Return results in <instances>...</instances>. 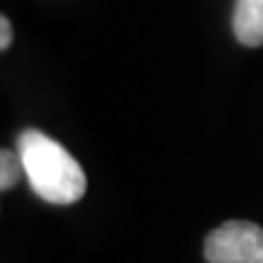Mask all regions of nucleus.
I'll return each mask as SVG.
<instances>
[{
	"mask_svg": "<svg viewBox=\"0 0 263 263\" xmlns=\"http://www.w3.org/2000/svg\"><path fill=\"white\" fill-rule=\"evenodd\" d=\"M210 263H263V227L232 219L205 239Z\"/></svg>",
	"mask_w": 263,
	"mask_h": 263,
	"instance_id": "obj_2",
	"label": "nucleus"
},
{
	"mask_svg": "<svg viewBox=\"0 0 263 263\" xmlns=\"http://www.w3.org/2000/svg\"><path fill=\"white\" fill-rule=\"evenodd\" d=\"M0 188L3 190H10L17 185L20 176L25 173V166H22V159H20V154H12V151L3 149L0 154Z\"/></svg>",
	"mask_w": 263,
	"mask_h": 263,
	"instance_id": "obj_4",
	"label": "nucleus"
},
{
	"mask_svg": "<svg viewBox=\"0 0 263 263\" xmlns=\"http://www.w3.org/2000/svg\"><path fill=\"white\" fill-rule=\"evenodd\" d=\"M232 27L244 47H263V0H236Z\"/></svg>",
	"mask_w": 263,
	"mask_h": 263,
	"instance_id": "obj_3",
	"label": "nucleus"
},
{
	"mask_svg": "<svg viewBox=\"0 0 263 263\" xmlns=\"http://www.w3.org/2000/svg\"><path fill=\"white\" fill-rule=\"evenodd\" d=\"M17 154L25 166L29 188L44 202L73 205L85 193V173L81 163L51 137L25 129L17 139Z\"/></svg>",
	"mask_w": 263,
	"mask_h": 263,
	"instance_id": "obj_1",
	"label": "nucleus"
},
{
	"mask_svg": "<svg viewBox=\"0 0 263 263\" xmlns=\"http://www.w3.org/2000/svg\"><path fill=\"white\" fill-rule=\"evenodd\" d=\"M0 29H3V34H0V49L5 51L12 44V27H10L8 17H0Z\"/></svg>",
	"mask_w": 263,
	"mask_h": 263,
	"instance_id": "obj_5",
	"label": "nucleus"
}]
</instances>
